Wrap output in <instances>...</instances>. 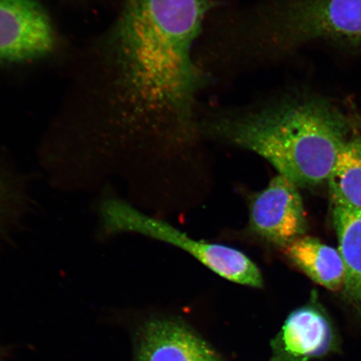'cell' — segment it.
Listing matches in <instances>:
<instances>
[{"instance_id":"cell-13","label":"cell","mask_w":361,"mask_h":361,"mask_svg":"<svg viewBox=\"0 0 361 361\" xmlns=\"http://www.w3.org/2000/svg\"><path fill=\"white\" fill-rule=\"evenodd\" d=\"M6 352L0 346V361H6Z\"/></svg>"},{"instance_id":"cell-8","label":"cell","mask_w":361,"mask_h":361,"mask_svg":"<svg viewBox=\"0 0 361 361\" xmlns=\"http://www.w3.org/2000/svg\"><path fill=\"white\" fill-rule=\"evenodd\" d=\"M135 361H224L188 324L170 318L146 320L137 334Z\"/></svg>"},{"instance_id":"cell-10","label":"cell","mask_w":361,"mask_h":361,"mask_svg":"<svg viewBox=\"0 0 361 361\" xmlns=\"http://www.w3.org/2000/svg\"><path fill=\"white\" fill-rule=\"evenodd\" d=\"M288 260L311 281L332 292L343 290L345 269L338 248L302 236L283 248Z\"/></svg>"},{"instance_id":"cell-3","label":"cell","mask_w":361,"mask_h":361,"mask_svg":"<svg viewBox=\"0 0 361 361\" xmlns=\"http://www.w3.org/2000/svg\"><path fill=\"white\" fill-rule=\"evenodd\" d=\"M220 47L233 67H255L317 40L361 42V0H265L231 13Z\"/></svg>"},{"instance_id":"cell-7","label":"cell","mask_w":361,"mask_h":361,"mask_svg":"<svg viewBox=\"0 0 361 361\" xmlns=\"http://www.w3.org/2000/svg\"><path fill=\"white\" fill-rule=\"evenodd\" d=\"M341 340L331 320L313 303L288 315L271 341L269 361H310L336 354Z\"/></svg>"},{"instance_id":"cell-6","label":"cell","mask_w":361,"mask_h":361,"mask_svg":"<svg viewBox=\"0 0 361 361\" xmlns=\"http://www.w3.org/2000/svg\"><path fill=\"white\" fill-rule=\"evenodd\" d=\"M51 20L35 0H0V63L47 56L56 47Z\"/></svg>"},{"instance_id":"cell-12","label":"cell","mask_w":361,"mask_h":361,"mask_svg":"<svg viewBox=\"0 0 361 361\" xmlns=\"http://www.w3.org/2000/svg\"><path fill=\"white\" fill-rule=\"evenodd\" d=\"M331 203L361 210V135L355 130L327 180Z\"/></svg>"},{"instance_id":"cell-1","label":"cell","mask_w":361,"mask_h":361,"mask_svg":"<svg viewBox=\"0 0 361 361\" xmlns=\"http://www.w3.org/2000/svg\"><path fill=\"white\" fill-rule=\"evenodd\" d=\"M219 0H125L98 44L104 114L67 134L72 155L102 174L183 151L203 137L200 97L210 74L197 42Z\"/></svg>"},{"instance_id":"cell-9","label":"cell","mask_w":361,"mask_h":361,"mask_svg":"<svg viewBox=\"0 0 361 361\" xmlns=\"http://www.w3.org/2000/svg\"><path fill=\"white\" fill-rule=\"evenodd\" d=\"M36 180L35 173L0 159V255L16 245L37 214Z\"/></svg>"},{"instance_id":"cell-4","label":"cell","mask_w":361,"mask_h":361,"mask_svg":"<svg viewBox=\"0 0 361 361\" xmlns=\"http://www.w3.org/2000/svg\"><path fill=\"white\" fill-rule=\"evenodd\" d=\"M96 193L92 210L97 242L106 243L124 234H139L180 248L228 281L257 288L264 286L258 266L236 248L197 240L165 221L143 213L121 196L112 182L104 184Z\"/></svg>"},{"instance_id":"cell-2","label":"cell","mask_w":361,"mask_h":361,"mask_svg":"<svg viewBox=\"0 0 361 361\" xmlns=\"http://www.w3.org/2000/svg\"><path fill=\"white\" fill-rule=\"evenodd\" d=\"M203 135L263 157L299 188L327 183L355 129L322 98L284 93L242 107L202 111Z\"/></svg>"},{"instance_id":"cell-5","label":"cell","mask_w":361,"mask_h":361,"mask_svg":"<svg viewBox=\"0 0 361 361\" xmlns=\"http://www.w3.org/2000/svg\"><path fill=\"white\" fill-rule=\"evenodd\" d=\"M248 231L271 245L286 247L305 236L306 214L299 188L275 176L250 201Z\"/></svg>"},{"instance_id":"cell-11","label":"cell","mask_w":361,"mask_h":361,"mask_svg":"<svg viewBox=\"0 0 361 361\" xmlns=\"http://www.w3.org/2000/svg\"><path fill=\"white\" fill-rule=\"evenodd\" d=\"M332 204V218L345 269L343 291L361 312V210Z\"/></svg>"}]
</instances>
